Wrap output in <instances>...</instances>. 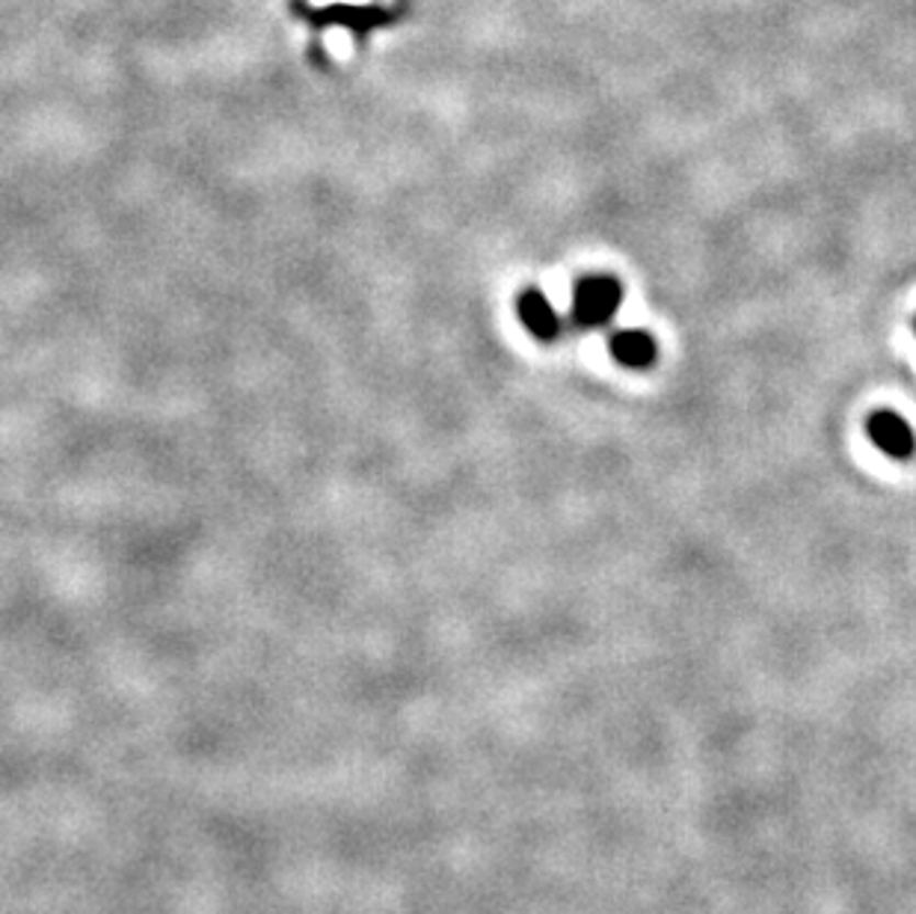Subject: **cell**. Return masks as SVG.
I'll use <instances>...</instances> for the list:
<instances>
[{
    "label": "cell",
    "instance_id": "obj_1",
    "mask_svg": "<svg viewBox=\"0 0 916 914\" xmlns=\"http://www.w3.org/2000/svg\"><path fill=\"white\" fill-rule=\"evenodd\" d=\"M623 301V289L611 277H588L578 282L576 297H573V315L585 327H599L614 318Z\"/></svg>",
    "mask_w": 916,
    "mask_h": 914
},
{
    "label": "cell",
    "instance_id": "obj_2",
    "mask_svg": "<svg viewBox=\"0 0 916 914\" xmlns=\"http://www.w3.org/2000/svg\"><path fill=\"white\" fill-rule=\"evenodd\" d=\"M867 431H869V440L875 442L878 449H881L884 454H890V458L905 461V458L914 454V449H916L914 431H911V425H907L898 413H890V410L875 413V416L869 419Z\"/></svg>",
    "mask_w": 916,
    "mask_h": 914
},
{
    "label": "cell",
    "instance_id": "obj_3",
    "mask_svg": "<svg viewBox=\"0 0 916 914\" xmlns=\"http://www.w3.org/2000/svg\"><path fill=\"white\" fill-rule=\"evenodd\" d=\"M656 353L653 336L644 330H618L611 336V357L626 369H649Z\"/></svg>",
    "mask_w": 916,
    "mask_h": 914
},
{
    "label": "cell",
    "instance_id": "obj_4",
    "mask_svg": "<svg viewBox=\"0 0 916 914\" xmlns=\"http://www.w3.org/2000/svg\"><path fill=\"white\" fill-rule=\"evenodd\" d=\"M519 315L538 339H555L558 336V315L540 292H525L519 297Z\"/></svg>",
    "mask_w": 916,
    "mask_h": 914
}]
</instances>
